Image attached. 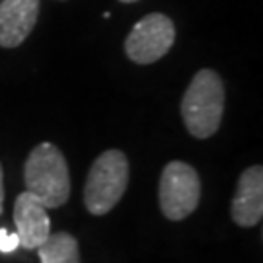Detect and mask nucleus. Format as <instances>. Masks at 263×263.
Here are the masks:
<instances>
[{"label": "nucleus", "instance_id": "3", "mask_svg": "<svg viewBox=\"0 0 263 263\" xmlns=\"http://www.w3.org/2000/svg\"><path fill=\"white\" fill-rule=\"evenodd\" d=\"M129 185V160L121 151H105L94 160L84 185V203L92 215L109 213Z\"/></svg>", "mask_w": 263, "mask_h": 263}, {"label": "nucleus", "instance_id": "8", "mask_svg": "<svg viewBox=\"0 0 263 263\" xmlns=\"http://www.w3.org/2000/svg\"><path fill=\"white\" fill-rule=\"evenodd\" d=\"M39 16V0H2L0 2V47L22 45Z\"/></svg>", "mask_w": 263, "mask_h": 263}, {"label": "nucleus", "instance_id": "6", "mask_svg": "<svg viewBox=\"0 0 263 263\" xmlns=\"http://www.w3.org/2000/svg\"><path fill=\"white\" fill-rule=\"evenodd\" d=\"M14 224L20 244L26 250H37L51 234V220L47 209L29 191H24L14 203Z\"/></svg>", "mask_w": 263, "mask_h": 263}, {"label": "nucleus", "instance_id": "2", "mask_svg": "<svg viewBox=\"0 0 263 263\" xmlns=\"http://www.w3.org/2000/svg\"><path fill=\"white\" fill-rule=\"evenodd\" d=\"M26 191L45 209L63 207L70 195V176L63 152L51 142H41L29 152L24 166Z\"/></svg>", "mask_w": 263, "mask_h": 263}, {"label": "nucleus", "instance_id": "1", "mask_svg": "<svg viewBox=\"0 0 263 263\" xmlns=\"http://www.w3.org/2000/svg\"><path fill=\"white\" fill-rule=\"evenodd\" d=\"M224 113V84L211 68H203L193 76L181 100V117L189 135L195 139L213 137Z\"/></svg>", "mask_w": 263, "mask_h": 263}, {"label": "nucleus", "instance_id": "11", "mask_svg": "<svg viewBox=\"0 0 263 263\" xmlns=\"http://www.w3.org/2000/svg\"><path fill=\"white\" fill-rule=\"evenodd\" d=\"M2 203H4V172L0 164V215H2Z\"/></svg>", "mask_w": 263, "mask_h": 263}, {"label": "nucleus", "instance_id": "7", "mask_svg": "<svg viewBox=\"0 0 263 263\" xmlns=\"http://www.w3.org/2000/svg\"><path fill=\"white\" fill-rule=\"evenodd\" d=\"M263 216V168L250 166L238 179L232 199V220L238 226H255Z\"/></svg>", "mask_w": 263, "mask_h": 263}, {"label": "nucleus", "instance_id": "4", "mask_svg": "<svg viewBox=\"0 0 263 263\" xmlns=\"http://www.w3.org/2000/svg\"><path fill=\"white\" fill-rule=\"evenodd\" d=\"M158 199L162 215L166 218H187L197 209L201 199V179L195 168L179 160L166 164L160 176Z\"/></svg>", "mask_w": 263, "mask_h": 263}, {"label": "nucleus", "instance_id": "9", "mask_svg": "<svg viewBox=\"0 0 263 263\" xmlns=\"http://www.w3.org/2000/svg\"><path fill=\"white\" fill-rule=\"evenodd\" d=\"M41 263H80L78 242L68 232H53L37 248Z\"/></svg>", "mask_w": 263, "mask_h": 263}, {"label": "nucleus", "instance_id": "5", "mask_svg": "<svg viewBox=\"0 0 263 263\" xmlns=\"http://www.w3.org/2000/svg\"><path fill=\"white\" fill-rule=\"evenodd\" d=\"M176 41L174 22L166 14H146L135 24L125 41V53L137 65H152L168 53Z\"/></svg>", "mask_w": 263, "mask_h": 263}, {"label": "nucleus", "instance_id": "12", "mask_svg": "<svg viewBox=\"0 0 263 263\" xmlns=\"http://www.w3.org/2000/svg\"><path fill=\"white\" fill-rule=\"evenodd\" d=\"M119 2H125V4H131V2H137V0H119Z\"/></svg>", "mask_w": 263, "mask_h": 263}, {"label": "nucleus", "instance_id": "10", "mask_svg": "<svg viewBox=\"0 0 263 263\" xmlns=\"http://www.w3.org/2000/svg\"><path fill=\"white\" fill-rule=\"evenodd\" d=\"M20 246V238L16 232H10L6 228H0V252L10 254Z\"/></svg>", "mask_w": 263, "mask_h": 263}]
</instances>
